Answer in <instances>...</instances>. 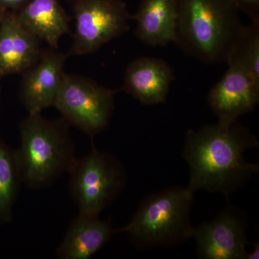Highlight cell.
<instances>
[{"label":"cell","instance_id":"6da1fadb","mask_svg":"<svg viewBox=\"0 0 259 259\" xmlns=\"http://www.w3.org/2000/svg\"><path fill=\"white\" fill-rule=\"evenodd\" d=\"M258 146L250 129L236 122L190 130L183 149L190 169L187 188L193 193L203 190L228 196L258 175V165L245 161L243 154Z\"/></svg>","mask_w":259,"mask_h":259},{"label":"cell","instance_id":"7a4b0ae2","mask_svg":"<svg viewBox=\"0 0 259 259\" xmlns=\"http://www.w3.org/2000/svg\"><path fill=\"white\" fill-rule=\"evenodd\" d=\"M177 44L207 64L226 62L243 24L232 0H177Z\"/></svg>","mask_w":259,"mask_h":259},{"label":"cell","instance_id":"3957f363","mask_svg":"<svg viewBox=\"0 0 259 259\" xmlns=\"http://www.w3.org/2000/svg\"><path fill=\"white\" fill-rule=\"evenodd\" d=\"M194 194L180 186L148 194L128 224L117 229V233H127L131 243L141 249L183 243L193 233L190 214Z\"/></svg>","mask_w":259,"mask_h":259},{"label":"cell","instance_id":"277c9868","mask_svg":"<svg viewBox=\"0 0 259 259\" xmlns=\"http://www.w3.org/2000/svg\"><path fill=\"white\" fill-rule=\"evenodd\" d=\"M20 134L17 159L30 188H42L69 171L76 158L64 122L47 120L40 113L28 115L20 123Z\"/></svg>","mask_w":259,"mask_h":259},{"label":"cell","instance_id":"5b68a950","mask_svg":"<svg viewBox=\"0 0 259 259\" xmlns=\"http://www.w3.org/2000/svg\"><path fill=\"white\" fill-rule=\"evenodd\" d=\"M69 190L79 213L99 216L127 182L123 165L115 156L97 150L75 158L70 167Z\"/></svg>","mask_w":259,"mask_h":259},{"label":"cell","instance_id":"8992f818","mask_svg":"<svg viewBox=\"0 0 259 259\" xmlns=\"http://www.w3.org/2000/svg\"><path fill=\"white\" fill-rule=\"evenodd\" d=\"M117 93L87 78L64 73L54 107L66 122L93 138L110 122Z\"/></svg>","mask_w":259,"mask_h":259},{"label":"cell","instance_id":"52a82bcc","mask_svg":"<svg viewBox=\"0 0 259 259\" xmlns=\"http://www.w3.org/2000/svg\"><path fill=\"white\" fill-rule=\"evenodd\" d=\"M75 34L71 54H92L128 31L131 18L118 0H81L74 8Z\"/></svg>","mask_w":259,"mask_h":259},{"label":"cell","instance_id":"ba28073f","mask_svg":"<svg viewBox=\"0 0 259 259\" xmlns=\"http://www.w3.org/2000/svg\"><path fill=\"white\" fill-rule=\"evenodd\" d=\"M246 230L244 216L227 206L212 221L194 228L197 255L204 259H246V246L250 244Z\"/></svg>","mask_w":259,"mask_h":259},{"label":"cell","instance_id":"9c48e42d","mask_svg":"<svg viewBox=\"0 0 259 259\" xmlns=\"http://www.w3.org/2000/svg\"><path fill=\"white\" fill-rule=\"evenodd\" d=\"M228 65L226 74L209 91L207 101L218 122L231 124L258 105L259 81L240 66Z\"/></svg>","mask_w":259,"mask_h":259},{"label":"cell","instance_id":"30bf717a","mask_svg":"<svg viewBox=\"0 0 259 259\" xmlns=\"http://www.w3.org/2000/svg\"><path fill=\"white\" fill-rule=\"evenodd\" d=\"M67 58L61 53L48 52L24 72L20 97L28 115L41 113L44 109L54 106Z\"/></svg>","mask_w":259,"mask_h":259},{"label":"cell","instance_id":"8fae6325","mask_svg":"<svg viewBox=\"0 0 259 259\" xmlns=\"http://www.w3.org/2000/svg\"><path fill=\"white\" fill-rule=\"evenodd\" d=\"M175 80L174 69L166 61L138 58L125 70L124 90L142 105H158L166 101Z\"/></svg>","mask_w":259,"mask_h":259},{"label":"cell","instance_id":"7c38bea8","mask_svg":"<svg viewBox=\"0 0 259 259\" xmlns=\"http://www.w3.org/2000/svg\"><path fill=\"white\" fill-rule=\"evenodd\" d=\"M39 39L23 26L18 15L0 20V76L24 73L40 58Z\"/></svg>","mask_w":259,"mask_h":259},{"label":"cell","instance_id":"4fadbf2b","mask_svg":"<svg viewBox=\"0 0 259 259\" xmlns=\"http://www.w3.org/2000/svg\"><path fill=\"white\" fill-rule=\"evenodd\" d=\"M117 233L111 223L99 216L79 213L71 223L64 241L56 250L61 259H89Z\"/></svg>","mask_w":259,"mask_h":259},{"label":"cell","instance_id":"5bb4252c","mask_svg":"<svg viewBox=\"0 0 259 259\" xmlns=\"http://www.w3.org/2000/svg\"><path fill=\"white\" fill-rule=\"evenodd\" d=\"M177 19V0H141L135 15L136 36L151 47L175 44Z\"/></svg>","mask_w":259,"mask_h":259},{"label":"cell","instance_id":"9a60e30c","mask_svg":"<svg viewBox=\"0 0 259 259\" xmlns=\"http://www.w3.org/2000/svg\"><path fill=\"white\" fill-rule=\"evenodd\" d=\"M18 17L32 35L54 49L69 30V20L57 0H29Z\"/></svg>","mask_w":259,"mask_h":259},{"label":"cell","instance_id":"2e32d148","mask_svg":"<svg viewBox=\"0 0 259 259\" xmlns=\"http://www.w3.org/2000/svg\"><path fill=\"white\" fill-rule=\"evenodd\" d=\"M21 182L23 179L16 151H12L0 141V222H7L11 219Z\"/></svg>","mask_w":259,"mask_h":259},{"label":"cell","instance_id":"e0dca14e","mask_svg":"<svg viewBox=\"0 0 259 259\" xmlns=\"http://www.w3.org/2000/svg\"><path fill=\"white\" fill-rule=\"evenodd\" d=\"M226 62L240 66L259 81V24L242 25Z\"/></svg>","mask_w":259,"mask_h":259},{"label":"cell","instance_id":"ac0fdd59","mask_svg":"<svg viewBox=\"0 0 259 259\" xmlns=\"http://www.w3.org/2000/svg\"><path fill=\"white\" fill-rule=\"evenodd\" d=\"M238 10L244 12L252 23L259 24V0H232Z\"/></svg>","mask_w":259,"mask_h":259},{"label":"cell","instance_id":"d6986e66","mask_svg":"<svg viewBox=\"0 0 259 259\" xmlns=\"http://www.w3.org/2000/svg\"><path fill=\"white\" fill-rule=\"evenodd\" d=\"M29 0H0V13L8 9H18L23 7Z\"/></svg>","mask_w":259,"mask_h":259},{"label":"cell","instance_id":"ffe728a7","mask_svg":"<svg viewBox=\"0 0 259 259\" xmlns=\"http://www.w3.org/2000/svg\"><path fill=\"white\" fill-rule=\"evenodd\" d=\"M253 251L248 252V255H247L246 259H258L259 258V245L258 243H254L253 244Z\"/></svg>","mask_w":259,"mask_h":259},{"label":"cell","instance_id":"44dd1931","mask_svg":"<svg viewBox=\"0 0 259 259\" xmlns=\"http://www.w3.org/2000/svg\"><path fill=\"white\" fill-rule=\"evenodd\" d=\"M3 14H4V13H0V20H1L2 17H3Z\"/></svg>","mask_w":259,"mask_h":259}]
</instances>
